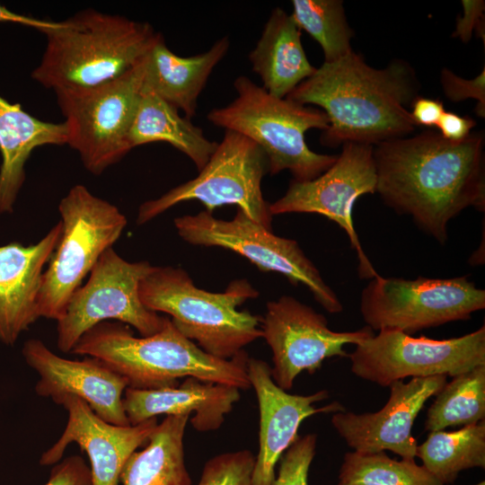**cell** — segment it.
I'll use <instances>...</instances> for the list:
<instances>
[{
    "mask_svg": "<svg viewBox=\"0 0 485 485\" xmlns=\"http://www.w3.org/2000/svg\"><path fill=\"white\" fill-rule=\"evenodd\" d=\"M485 67L473 79H465L448 68H443L440 73V82L443 93L451 101L458 102L473 99L477 101L476 114L485 117Z\"/></svg>",
    "mask_w": 485,
    "mask_h": 485,
    "instance_id": "cell-33",
    "label": "cell"
},
{
    "mask_svg": "<svg viewBox=\"0 0 485 485\" xmlns=\"http://www.w3.org/2000/svg\"><path fill=\"white\" fill-rule=\"evenodd\" d=\"M290 13L297 27L321 46L325 63L349 54L354 35L340 0H293Z\"/></svg>",
    "mask_w": 485,
    "mask_h": 485,
    "instance_id": "cell-30",
    "label": "cell"
},
{
    "mask_svg": "<svg viewBox=\"0 0 485 485\" xmlns=\"http://www.w3.org/2000/svg\"><path fill=\"white\" fill-rule=\"evenodd\" d=\"M301 34L291 14L277 7L248 55L261 86L276 97L286 98L316 69L306 57Z\"/></svg>",
    "mask_w": 485,
    "mask_h": 485,
    "instance_id": "cell-24",
    "label": "cell"
},
{
    "mask_svg": "<svg viewBox=\"0 0 485 485\" xmlns=\"http://www.w3.org/2000/svg\"><path fill=\"white\" fill-rule=\"evenodd\" d=\"M45 485H92L91 470L82 457L73 455L52 468Z\"/></svg>",
    "mask_w": 485,
    "mask_h": 485,
    "instance_id": "cell-35",
    "label": "cell"
},
{
    "mask_svg": "<svg viewBox=\"0 0 485 485\" xmlns=\"http://www.w3.org/2000/svg\"><path fill=\"white\" fill-rule=\"evenodd\" d=\"M267 172V157L260 146L242 135L225 130L198 175L142 203L137 223L146 224L179 203L198 200L211 214L223 206H236L251 219L272 230L273 216L261 190Z\"/></svg>",
    "mask_w": 485,
    "mask_h": 485,
    "instance_id": "cell-9",
    "label": "cell"
},
{
    "mask_svg": "<svg viewBox=\"0 0 485 485\" xmlns=\"http://www.w3.org/2000/svg\"><path fill=\"white\" fill-rule=\"evenodd\" d=\"M446 384L445 375L396 381L385 405L373 413L334 412L331 424L347 445L360 453L391 451L414 459L418 444L411 434L413 423L425 402Z\"/></svg>",
    "mask_w": 485,
    "mask_h": 485,
    "instance_id": "cell-16",
    "label": "cell"
},
{
    "mask_svg": "<svg viewBox=\"0 0 485 485\" xmlns=\"http://www.w3.org/2000/svg\"><path fill=\"white\" fill-rule=\"evenodd\" d=\"M337 485H444L414 459L398 461L384 452L345 454Z\"/></svg>",
    "mask_w": 485,
    "mask_h": 485,
    "instance_id": "cell-29",
    "label": "cell"
},
{
    "mask_svg": "<svg viewBox=\"0 0 485 485\" xmlns=\"http://www.w3.org/2000/svg\"><path fill=\"white\" fill-rule=\"evenodd\" d=\"M66 141L63 122L40 120L19 103H11L0 96V214L13 212L32 151L47 145H66Z\"/></svg>",
    "mask_w": 485,
    "mask_h": 485,
    "instance_id": "cell-23",
    "label": "cell"
},
{
    "mask_svg": "<svg viewBox=\"0 0 485 485\" xmlns=\"http://www.w3.org/2000/svg\"><path fill=\"white\" fill-rule=\"evenodd\" d=\"M255 459L246 449L217 454L205 463L198 485H252Z\"/></svg>",
    "mask_w": 485,
    "mask_h": 485,
    "instance_id": "cell-31",
    "label": "cell"
},
{
    "mask_svg": "<svg viewBox=\"0 0 485 485\" xmlns=\"http://www.w3.org/2000/svg\"><path fill=\"white\" fill-rule=\"evenodd\" d=\"M240 389L194 377L173 387L135 389L128 387L123 406L130 425L163 415H189L199 432L217 430L225 417L240 400Z\"/></svg>",
    "mask_w": 485,
    "mask_h": 485,
    "instance_id": "cell-21",
    "label": "cell"
},
{
    "mask_svg": "<svg viewBox=\"0 0 485 485\" xmlns=\"http://www.w3.org/2000/svg\"><path fill=\"white\" fill-rule=\"evenodd\" d=\"M154 142H164L187 155L198 172L207 163L217 142L207 139L203 130L190 119L155 94L142 91L128 136L133 148Z\"/></svg>",
    "mask_w": 485,
    "mask_h": 485,
    "instance_id": "cell-25",
    "label": "cell"
},
{
    "mask_svg": "<svg viewBox=\"0 0 485 485\" xmlns=\"http://www.w3.org/2000/svg\"><path fill=\"white\" fill-rule=\"evenodd\" d=\"M483 132L452 142L426 130L374 146L376 192L444 244L449 222L468 207L485 210Z\"/></svg>",
    "mask_w": 485,
    "mask_h": 485,
    "instance_id": "cell-1",
    "label": "cell"
},
{
    "mask_svg": "<svg viewBox=\"0 0 485 485\" xmlns=\"http://www.w3.org/2000/svg\"><path fill=\"white\" fill-rule=\"evenodd\" d=\"M417 456L444 485L455 481L458 473L485 467V422L464 426L454 431L429 432L417 447Z\"/></svg>",
    "mask_w": 485,
    "mask_h": 485,
    "instance_id": "cell-27",
    "label": "cell"
},
{
    "mask_svg": "<svg viewBox=\"0 0 485 485\" xmlns=\"http://www.w3.org/2000/svg\"><path fill=\"white\" fill-rule=\"evenodd\" d=\"M22 352L28 366L40 376L35 385L39 396L55 401L75 395L106 422L130 426L123 406L128 382L101 360L92 357L83 360L61 357L37 339L27 340Z\"/></svg>",
    "mask_w": 485,
    "mask_h": 485,
    "instance_id": "cell-18",
    "label": "cell"
},
{
    "mask_svg": "<svg viewBox=\"0 0 485 485\" xmlns=\"http://www.w3.org/2000/svg\"><path fill=\"white\" fill-rule=\"evenodd\" d=\"M44 34L45 50L31 77L57 92L118 78L148 53L161 33L148 22L88 9Z\"/></svg>",
    "mask_w": 485,
    "mask_h": 485,
    "instance_id": "cell-4",
    "label": "cell"
},
{
    "mask_svg": "<svg viewBox=\"0 0 485 485\" xmlns=\"http://www.w3.org/2000/svg\"><path fill=\"white\" fill-rule=\"evenodd\" d=\"M247 374L260 410V447L252 485H272L276 478V464L297 438V430L303 420L313 414L334 413L344 409L338 402L314 407L315 402L329 397L324 390L308 395L288 393L276 384L271 376V367L261 359L249 357Z\"/></svg>",
    "mask_w": 485,
    "mask_h": 485,
    "instance_id": "cell-19",
    "label": "cell"
},
{
    "mask_svg": "<svg viewBox=\"0 0 485 485\" xmlns=\"http://www.w3.org/2000/svg\"><path fill=\"white\" fill-rule=\"evenodd\" d=\"M71 353L101 360L135 389L173 387L186 377L251 388L244 350L227 360L215 357L184 337L169 318L160 331L141 337L125 323L101 322L80 338Z\"/></svg>",
    "mask_w": 485,
    "mask_h": 485,
    "instance_id": "cell-3",
    "label": "cell"
},
{
    "mask_svg": "<svg viewBox=\"0 0 485 485\" xmlns=\"http://www.w3.org/2000/svg\"><path fill=\"white\" fill-rule=\"evenodd\" d=\"M234 87L236 98L226 106L212 109L207 119L257 144L267 157L269 174L288 171L293 181L304 182L336 161L337 155L315 153L305 142L307 130L324 131L329 127L321 109L276 97L245 75L238 76Z\"/></svg>",
    "mask_w": 485,
    "mask_h": 485,
    "instance_id": "cell-6",
    "label": "cell"
},
{
    "mask_svg": "<svg viewBox=\"0 0 485 485\" xmlns=\"http://www.w3.org/2000/svg\"><path fill=\"white\" fill-rule=\"evenodd\" d=\"M154 268L146 260L128 261L112 247L106 250L57 321L58 349L71 353L87 331L105 321H119L135 328L141 336L160 331L167 317L146 308L139 295L141 281Z\"/></svg>",
    "mask_w": 485,
    "mask_h": 485,
    "instance_id": "cell-12",
    "label": "cell"
},
{
    "mask_svg": "<svg viewBox=\"0 0 485 485\" xmlns=\"http://www.w3.org/2000/svg\"><path fill=\"white\" fill-rule=\"evenodd\" d=\"M316 445L315 434L297 436L281 456L278 475L272 485H308V472Z\"/></svg>",
    "mask_w": 485,
    "mask_h": 485,
    "instance_id": "cell-32",
    "label": "cell"
},
{
    "mask_svg": "<svg viewBox=\"0 0 485 485\" xmlns=\"http://www.w3.org/2000/svg\"><path fill=\"white\" fill-rule=\"evenodd\" d=\"M229 48L230 40L225 36L205 52L181 57L167 47L160 34L144 57L142 91L155 94L190 119L208 77Z\"/></svg>",
    "mask_w": 485,
    "mask_h": 485,
    "instance_id": "cell-22",
    "label": "cell"
},
{
    "mask_svg": "<svg viewBox=\"0 0 485 485\" xmlns=\"http://www.w3.org/2000/svg\"><path fill=\"white\" fill-rule=\"evenodd\" d=\"M61 234L58 222L36 243L0 246V342L13 345L36 322L44 268Z\"/></svg>",
    "mask_w": 485,
    "mask_h": 485,
    "instance_id": "cell-20",
    "label": "cell"
},
{
    "mask_svg": "<svg viewBox=\"0 0 485 485\" xmlns=\"http://www.w3.org/2000/svg\"><path fill=\"white\" fill-rule=\"evenodd\" d=\"M427 413L425 429L469 426L485 419V365L460 374L436 393Z\"/></svg>",
    "mask_w": 485,
    "mask_h": 485,
    "instance_id": "cell-28",
    "label": "cell"
},
{
    "mask_svg": "<svg viewBox=\"0 0 485 485\" xmlns=\"http://www.w3.org/2000/svg\"><path fill=\"white\" fill-rule=\"evenodd\" d=\"M476 121L470 117H463L452 111H444L436 128L439 134L446 140L460 142L467 138L475 127Z\"/></svg>",
    "mask_w": 485,
    "mask_h": 485,
    "instance_id": "cell-36",
    "label": "cell"
},
{
    "mask_svg": "<svg viewBox=\"0 0 485 485\" xmlns=\"http://www.w3.org/2000/svg\"><path fill=\"white\" fill-rule=\"evenodd\" d=\"M260 328L272 351V379L285 391L303 371L313 374L327 358L348 357L345 345H357L374 335L368 326L334 331L324 315L289 295L268 302Z\"/></svg>",
    "mask_w": 485,
    "mask_h": 485,
    "instance_id": "cell-15",
    "label": "cell"
},
{
    "mask_svg": "<svg viewBox=\"0 0 485 485\" xmlns=\"http://www.w3.org/2000/svg\"><path fill=\"white\" fill-rule=\"evenodd\" d=\"M144 305L169 314L174 327L206 353L231 359L262 337L260 321L238 307L259 292L244 278L233 280L224 292L198 288L181 268L156 267L139 285Z\"/></svg>",
    "mask_w": 485,
    "mask_h": 485,
    "instance_id": "cell-5",
    "label": "cell"
},
{
    "mask_svg": "<svg viewBox=\"0 0 485 485\" xmlns=\"http://www.w3.org/2000/svg\"><path fill=\"white\" fill-rule=\"evenodd\" d=\"M189 415H168L157 424L141 451L127 460L123 485H190L185 463L184 434Z\"/></svg>",
    "mask_w": 485,
    "mask_h": 485,
    "instance_id": "cell-26",
    "label": "cell"
},
{
    "mask_svg": "<svg viewBox=\"0 0 485 485\" xmlns=\"http://www.w3.org/2000/svg\"><path fill=\"white\" fill-rule=\"evenodd\" d=\"M180 237L193 245L221 247L246 258L260 271L277 272L297 286L304 285L327 312L340 313L343 306L325 283L318 269L296 241L278 236L253 221L241 209L230 220L219 219L207 211L176 217Z\"/></svg>",
    "mask_w": 485,
    "mask_h": 485,
    "instance_id": "cell-11",
    "label": "cell"
},
{
    "mask_svg": "<svg viewBox=\"0 0 485 485\" xmlns=\"http://www.w3.org/2000/svg\"><path fill=\"white\" fill-rule=\"evenodd\" d=\"M2 22L19 23L39 30L43 33L57 29L60 25V22L37 19L16 13L0 4V23Z\"/></svg>",
    "mask_w": 485,
    "mask_h": 485,
    "instance_id": "cell-38",
    "label": "cell"
},
{
    "mask_svg": "<svg viewBox=\"0 0 485 485\" xmlns=\"http://www.w3.org/2000/svg\"><path fill=\"white\" fill-rule=\"evenodd\" d=\"M348 357L355 375L383 387L407 377H454L485 365V327L446 340L384 329L356 345Z\"/></svg>",
    "mask_w": 485,
    "mask_h": 485,
    "instance_id": "cell-13",
    "label": "cell"
},
{
    "mask_svg": "<svg viewBox=\"0 0 485 485\" xmlns=\"http://www.w3.org/2000/svg\"><path fill=\"white\" fill-rule=\"evenodd\" d=\"M419 91L416 72L408 62L395 59L375 68L352 50L339 60L323 62L287 98L316 105L327 115L322 145L336 147L351 142L374 146L415 130L409 107Z\"/></svg>",
    "mask_w": 485,
    "mask_h": 485,
    "instance_id": "cell-2",
    "label": "cell"
},
{
    "mask_svg": "<svg viewBox=\"0 0 485 485\" xmlns=\"http://www.w3.org/2000/svg\"><path fill=\"white\" fill-rule=\"evenodd\" d=\"M461 3L463 14L457 18L455 30L452 36L467 43L475 31L484 43L485 2L483 0H462Z\"/></svg>",
    "mask_w": 485,
    "mask_h": 485,
    "instance_id": "cell-34",
    "label": "cell"
},
{
    "mask_svg": "<svg viewBox=\"0 0 485 485\" xmlns=\"http://www.w3.org/2000/svg\"><path fill=\"white\" fill-rule=\"evenodd\" d=\"M485 308V291L467 277L416 279L371 278L362 290L360 312L373 331L411 335L447 322L469 320Z\"/></svg>",
    "mask_w": 485,
    "mask_h": 485,
    "instance_id": "cell-10",
    "label": "cell"
},
{
    "mask_svg": "<svg viewBox=\"0 0 485 485\" xmlns=\"http://www.w3.org/2000/svg\"><path fill=\"white\" fill-rule=\"evenodd\" d=\"M444 104L439 100L418 96L410 105V116L416 126L436 127L444 113Z\"/></svg>",
    "mask_w": 485,
    "mask_h": 485,
    "instance_id": "cell-37",
    "label": "cell"
},
{
    "mask_svg": "<svg viewBox=\"0 0 485 485\" xmlns=\"http://www.w3.org/2000/svg\"><path fill=\"white\" fill-rule=\"evenodd\" d=\"M61 234L42 276L39 315L58 321L67 304L102 253L127 225L113 204L84 185L73 186L58 204Z\"/></svg>",
    "mask_w": 485,
    "mask_h": 485,
    "instance_id": "cell-7",
    "label": "cell"
},
{
    "mask_svg": "<svg viewBox=\"0 0 485 485\" xmlns=\"http://www.w3.org/2000/svg\"><path fill=\"white\" fill-rule=\"evenodd\" d=\"M54 402L67 411V422L57 441L42 454L40 463H58L66 447L75 443L89 457L92 485H119L127 460L139 446L147 443L158 424L156 418L134 426L110 424L75 395L61 396Z\"/></svg>",
    "mask_w": 485,
    "mask_h": 485,
    "instance_id": "cell-17",
    "label": "cell"
},
{
    "mask_svg": "<svg viewBox=\"0 0 485 485\" xmlns=\"http://www.w3.org/2000/svg\"><path fill=\"white\" fill-rule=\"evenodd\" d=\"M144 57L107 83L55 92L65 118L66 145L94 175L101 174L130 151L128 136L142 93Z\"/></svg>",
    "mask_w": 485,
    "mask_h": 485,
    "instance_id": "cell-8",
    "label": "cell"
},
{
    "mask_svg": "<svg viewBox=\"0 0 485 485\" xmlns=\"http://www.w3.org/2000/svg\"><path fill=\"white\" fill-rule=\"evenodd\" d=\"M374 146L348 142L342 145L336 161L313 180L292 181L285 195L269 204L272 216L308 213L326 216L348 235L357 255L360 278L379 274L363 251L353 222L357 199L376 192L377 175L373 155Z\"/></svg>",
    "mask_w": 485,
    "mask_h": 485,
    "instance_id": "cell-14",
    "label": "cell"
}]
</instances>
